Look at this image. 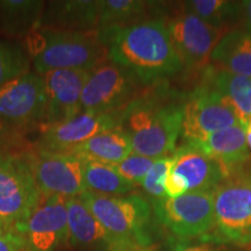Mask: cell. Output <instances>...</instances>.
Returning <instances> with one entry per match:
<instances>
[{
    "mask_svg": "<svg viewBox=\"0 0 251 251\" xmlns=\"http://www.w3.org/2000/svg\"><path fill=\"white\" fill-rule=\"evenodd\" d=\"M45 80L27 72L0 86V121L17 133L31 126L45 125Z\"/></svg>",
    "mask_w": 251,
    "mask_h": 251,
    "instance_id": "30bf717a",
    "label": "cell"
},
{
    "mask_svg": "<svg viewBox=\"0 0 251 251\" xmlns=\"http://www.w3.org/2000/svg\"><path fill=\"white\" fill-rule=\"evenodd\" d=\"M174 163V156L163 157L155 163V165L150 169L148 175L146 176L141 186L144 192L150 198V203H157L164 200L166 197L165 181L169 172Z\"/></svg>",
    "mask_w": 251,
    "mask_h": 251,
    "instance_id": "83f0119b",
    "label": "cell"
},
{
    "mask_svg": "<svg viewBox=\"0 0 251 251\" xmlns=\"http://www.w3.org/2000/svg\"><path fill=\"white\" fill-rule=\"evenodd\" d=\"M156 2L141 0H102L99 1L98 30L124 27L147 20L149 9Z\"/></svg>",
    "mask_w": 251,
    "mask_h": 251,
    "instance_id": "cb8c5ba5",
    "label": "cell"
},
{
    "mask_svg": "<svg viewBox=\"0 0 251 251\" xmlns=\"http://www.w3.org/2000/svg\"><path fill=\"white\" fill-rule=\"evenodd\" d=\"M98 34L107 49L108 61L133 74L143 86L156 85L183 69L164 19L106 28Z\"/></svg>",
    "mask_w": 251,
    "mask_h": 251,
    "instance_id": "6da1fadb",
    "label": "cell"
},
{
    "mask_svg": "<svg viewBox=\"0 0 251 251\" xmlns=\"http://www.w3.org/2000/svg\"><path fill=\"white\" fill-rule=\"evenodd\" d=\"M121 118L122 112H80L67 121L43 126L37 149L68 153L94 135L120 127Z\"/></svg>",
    "mask_w": 251,
    "mask_h": 251,
    "instance_id": "5bb4252c",
    "label": "cell"
},
{
    "mask_svg": "<svg viewBox=\"0 0 251 251\" xmlns=\"http://www.w3.org/2000/svg\"><path fill=\"white\" fill-rule=\"evenodd\" d=\"M168 251H222L218 244L211 241L200 240L199 243H188L185 241L174 244Z\"/></svg>",
    "mask_w": 251,
    "mask_h": 251,
    "instance_id": "4dcf8cb0",
    "label": "cell"
},
{
    "mask_svg": "<svg viewBox=\"0 0 251 251\" xmlns=\"http://www.w3.org/2000/svg\"><path fill=\"white\" fill-rule=\"evenodd\" d=\"M91 75L86 70H52L43 75L46 89L45 126L59 124L80 113V99Z\"/></svg>",
    "mask_w": 251,
    "mask_h": 251,
    "instance_id": "2e32d148",
    "label": "cell"
},
{
    "mask_svg": "<svg viewBox=\"0 0 251 251\" xmlns=\"http://www.w3.org/2000/svg\"><path fill=\"white\" fill-rule=\"evenodd\" d=\"M87 208L105 228L113 241V250H152V206L143 196H105L84 192Z\"/></svg>",
    "mask_w": 251,
    "mask_h": 251,
    "instance_id": "277c9868",
    "label": "cell"
},
{
    "mask_svg": "<svg viewBox=\"0 0 251 251\" xmlns=\"http://www.w3.org/2000/svg\"><path fill=\"white\" fill-rule=\"evenodd\" d=\"M213 68L251 77V34L242 28L227 31L212 52Z\"/></svg>",
    "mask_w": 251,
    "mask_h": 251,
    "instance_id": "44dd1931",
    "label": "cell"
},
{
    "mask_svg": "<svg viewBox=\"0 0 251 251\" xmlns=\"http://www.w3.org/2000/svg\"><path fill=\"white\" fill-rule=\"evenodd\" d=\"M99 1L56 0L46 2L39 28L65 31L98 30Z\"/></svg>",
    "mask_w": 251,
    "mask_h": 251,
    "instance_id": "e0dca14e",
    "label": "cell"
},
{
    "mask_svg": "<svg viewBox=\"0 0 251 251\" xmlns=\"http://www.w3.org/2000/svg\"><path fill=\"white\" fill-rule=\"evenodd\" d=\"M42 198L27 157L0 153V216L23 234Z\"/></svg>",
    "mask_w": 251,
    "mask_h": 251,
    "instance_id": "8992f818",
    "label": "cell"
},
{
    "mask_svg": "<svg viewBox=\"0 0 251 251\" xmlns=\"http://www.w3.org/2000/svg\"><path fill=\"white\" fill-rule=\"evenodd\" d=\"M133 152L127 134L120 127L102 131L86 140L68 153L84 162H96L106 165H117Z\"/></svg>",
    "mask_w": 251,
    "mask_h": 251,
    "instance_id": "ffe728a7",
    "label": "cell"
},
{
    "mask_svg": "<svg viewBox=\"0 0 251 251\" xmlns=\"http://www.w3.org/2000/svg\"><path fill=\"white\" fill-rule=\"evenodd\" d=\"M158 159L159 158H150V157L141 156L131 152L129 156L126 157L124 161L114 165V168L117 169V171L126 180H128L136 187L141 186L150 169L155 165V163Z\"/></svg>",
    "mask_w": 251,
    "mask_h": 251,
    "instance_id": "f1b7e54d",
    "label": "cell"
},
{
    "mask_svg": "<svg viewBox=\"0 0 251 251\" xmlns=\"http://www.w3.org/2000/svg\"><path fill=\"white\" fill-rule=\"evenodd\" d=\"M207 80L228 99L238 120L247 127L251 120V77L212 69Z\"/></svg>",
    "mask_w": 251,
    "mask_h": 251,
    "instance_id": "603a6c76",
    "label": "cell"
},
{
    "mask_svg": "<svg viewBox=\"0 0 251 251\" xmlns=\"http://www.w3.org/2000/svg\"><path fill=\"white\" fill-rule=\"evenodd\" d=\"M241 124L231 103L214 86L196 87L184 102L181 135L187 141H201L229 126Z\"/></svg>",
    "mask_w": 251,
    "mask_h": 251,
    "instance_id": "8fae6325",
    "label": "cell"
},
{
    "mask_svg": "<svg viewBox=\"0 0 251 251\" xmlns=\"http://www.w3.org/2000/svg\"><path fill=\"white\" fill-rule=\"evenodd\" d=\"M143 86L133 74L113 62H106L91 71L80 99V112H122L133 102Z\"/></svg>",
    "mask_w": 251,
    "mask_h": 251,
    "instance_id": "9c48e42d",
    "label": "cell"
},
{
    "mask_svg": "<svg viewBox=\"0 0 251 251\" xmlns=\"http://www.w3.org/2000/svg\"><path fill=\"white\" fill-rule=\"evenodd\" d=\"M247 142L248 147H249V150H251V120L247 126Z\"/></svg>",
    "mask_w": 251,
    "mask_h": 251,
    "instance_id": "e575fe53",
    "label": "cell"
},
{
    "mask_svg": "<svg viewBox=\"0 0 251 251\" xmlns=\"http://www.w3.org/2000/svg\"><path fill=\"white\" fill-rule=\"evenodd\" d=\"M0 251H28L26 238L18 231L0 233Z\"/></svg>",
    "mask_w": 251,
    "mask_h": 251,
    "instance_id": "f546056e",
    "label": "cell"
},
{
    "mask_svg": "<svg viewBox=\"0 0 251 251\" xmlns=\"http://www.w3.org/2000/svg\"><path fill=\"white\" fill-rule=\"evenodd\" d=\"M184 103L162 90L143 91L122 111L120 128L137 155L163 158L176 152L181 135Z\"/></svg>",
    "mask_w": 251,
    "mask_h": 251,
    "instance_id": "7a4b0ae2",
    "label": "cell"
},
{
    "mask_svg": "<svg viewBox=\"0 0 251 251\" xmlns=\"http://www.w3.org/2000/svg\"><path fill=\"white\" fill-rule=\"evenodd\" d=\"M207 241L251 243V174L233 172L214 188V229Z\"/></svg>",
    "mask_w": 251,
    "mask_h": 251,
    "instance_id": "5b68a950",
    "label": "cell"
},
{
    "mask_svg": "<svg viewBox=\"0 0 251 251\" xmlns=\"http://www.w3.org/2000/svg\"><path fill=\"white\" fill-rule=\"evenodd\" d=\"M215 159L233 174L237 165L250 158V150L247 142V127L242 124L229 126L209 135L201 141H187Z\"/></svg>",
    "mask_w": 251,
    "mask_h": 251,
    "instance_id": "d6986e66",
    "label": "cell"
},
{
    "mask_svg": "<svg viewBox=\"0 0 251 251\" xmlns=\"http://www.w3.org/2000/svg\"><path fill=\"white\" fill-rule=\"evenodd\" d=\"M30 58L21 45L0 40V86L29 72Z\"/></svg>",
    "mask_w": 251,
    "mask_h": 251,
    "instance_id": "4316f807",
    "label": "cell"
},
{
    "mask_svg": "<svg viewBox=\"0 0 251 251\" xmlns=\"http://www.w3.org/2000/svg\"><path fill=\"white\" fill-rule=\"evenodd\" d=\"M240 21L242 23V29L251 34V0L240 1Z\"/></svg>",
    "mask_w": 251,
    "mask_h": 251,
    "instance_id": "1f68e13d",
    "label": "cell"
},
{
    "mask_svg": "<svg viewBox=\"0 0 251 251\" xmlns=\"http://www.w3.org/2000/svg\"><path fill=\"white\" fill-rule=\"evenodd\" d=\"M25 50L36 74L52 70L92 71L108 61V52L96 31H65L37 28L25 37Z\"/></svg>",
    "mask_w": 251,
    "mask_h": 251,
    "instance_id": "3957f363",
    "label": "cell"
},
{
    "mask_svg": "<svg viewBox=\"0 0 251 251\" xmlns=\"http://www.w3.org/2000/svg\"><path fill=\"white\" fill-rule=\"evenodd\" d=\"M45 6L42 0H0V34L26 37L39 28Z\"/></svg>",
    "mask_w": 251,
    "mask_h": 251,
    "instance_id": "7402d4cb",
    "label": "cell"
},
{
    "mask_svg": "<svg viewBox=\"0 0 251 251\" xmlns=\"http://www.w3.org/2000/svg\"><path fill=\"white\" fill-rule=\"evenodd\" d=\"M84 184L87 192L105 196H126L135 188L133 184L119 174L114 166L96 162H85Z\"/></svg>",
    "mask_w": 251,
    "mask_h": 251,
    "instance_id": "d4e9b609",
    "label": "cell"
},
{
    "mask_svg": "<svg viewBox=\"0 0 251 251\" xmlns=\"http://www.w3.org/2000/svg\"><path fill=\"white\" fill-rule=\"evenodd\" d=\"M69 247L80 251H112L113 241L81 198H67Z\"/></svg>",
    "mask_w": 251,
    "mask_h": 251,
    "instance_id": "ac0fdd59",
    "label": "cell"
},
{
    "mask_svg": "<svg viewBox=\"0 0 251 251\" xmlns=\"http://www.w3.org/2000/svg\"><path fill=\"white\" fill-rule=\"evenodd\" d=\"M186 11L191 12L211 26L231 30L230 26L240 20V1L226 0H192L181 2Z\"/></svg>",
    "mask_w": 251,
    "mask_h": 251,
    "instance_id": "484cf974",
    "label": "cell"
},
{
    "mask_svg": "<svg viewBox=\"0 0 251 251\" xmlns=\"http://www.w3.org/2000/svg\"><path fill=\"white\" fill-rule=\"evenodd\" d=\"M28 251H57L69 247L67 198L43 197L24 226Z\"/></svg>",
    "mask_w": 251,
    "mask_h": 251,
    "instance_id": "9a60e30c",
    "label": "cell"
},
{
    "mask_svg": "<svg viewBox=\"0 0 251 251\" xmlns=\"http://www.w3.org/2000/svg\"><path fill=\"white\" fill-rule=\"evenodd\" d=\"M15 134L14 130H12L11 128H8L7 126H5L0 121V144L7 142L9 137H12Z\"/></svg>",
    "mask_w": 251,
    "mask_h": 251,
    "instance_id": "d6a6232c",
    "label": "cell"
},
{
    "mask_svg": "<svg viewBox=\"0 0 251 251\" xmlns=\"http://www.w3.org/2000/svg\"><path fill=\"white\" fill-rule=\"evenodd\" d=\"M42 197H78L85 192V162L71 153L37 149L26 156Z\"/></svg>",
    "mask_w": 251,
    "mask_h": 251,
    "instance_id": "4fadbf2b",
    "label": "cell"
},
{
    "mask_svg": "<svg viewBox=\"0 0 251 251\" xmlns=\"http://www.w3.org/2000/svg\"><path fill=\"white\" fill-rule=\"evenodd\" d=\"M176 54L190 70H203L211 63L212 52L227 30L211 26L183 5L179 11L164 19Z\"/></svg>",
    "mask_w": 251,
    "mask_h": 251,
    "instance_id": "ba28073f",
    "label": "cell"
},
{
    "mask_svg": "<svg viewBox=\"0 0 251 251\" xmlns=\"http://www.w3.org/2000/svg\"><path fill=\"white\" fill-rule=\"evenodd\" d=\"M151 206L156 219L181 241H207L214 229V190L166 197Z\"/></svg>",
    "mask_w": 251,
    "mask_h": 251,
    "instance_id": "52a82bcc",
    "label": "cell"
},
{
    "mask_svg": "<svg viewBox=\"0 0 251 251\" xmlns=\"http://www.w3.org/2000/svg\"><path fill=\"white\" fill-rule=\"evenodd\" d=\"M172 156L174 163L165 181L166 196L170 198L213 191L230 176L225 166L188 142Z\"/></svg>",
    "mask_w": 251,
    "mask_h": 251,
    "instance_id": "7c38bea8",
    "label": "cell"
},
{
    "mask_svg": "<svg viewBox=\"0 0 251 251\" xmlns=\"http://www.w3.org/2000/svg\"><path fill=\"white\" fill-rule=\"evenodd\" d=\"M117 251H148V250H135V249H124V250H117Z\"/></svg>",
    "mask_w": 251,
    "mask_h": 251,
    "instance_id": "d590c367",
    "label": "cell"
},
{
    "mask_svg": "<svg viewBox=\"0 0 251 251\" xmlns=\"http://www.w3.org/2000/svg\"><path fill=\"white\" fill-rule=\"evenodd\" d=\"M6 231H17V230H15V229L12 227L7 221H6V220H4L1 216H0V233H6Z\"/></svg>",
    "mask_w": 251,
    "mask_h": 251,
    "instance_id": "836d02e7",
    "label": "cell"
}]
</instances>
